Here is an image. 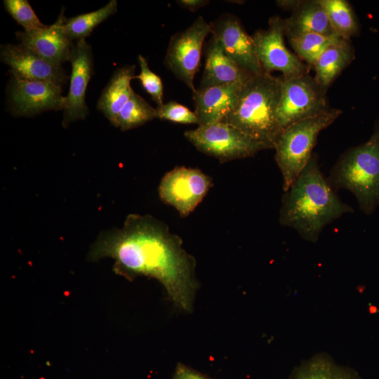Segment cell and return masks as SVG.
Segmentation results:
<instances>
[{
	"instance_id": "cell-1",
	"label": "cell",
	"mask_w": 379,
	"mask_h": 379,
	"mask_svg": "<svg viewBox=\"0 0 379 379\" xmlns=\"http://www.w3.org/2000/svg\"><path fill=\"white\" fill-rule=\"evenodd\" d=\"M182 245V239L166 223L149 215L133 213L121 229L100 234L88 259H114V272L128 280L140 276L157 279L173 304L189 312L198 287L196 262Z\"/></svg>"
},
{
	"instance_id": "cell-2",
	"label": "cell",
	"mask_w": 379,
	"mask_h": 379,
	"mask_svg": "<svg viewBox=\"0 0 379 379\" xmlns=\"http://www.w3.org/2000/svg\"><path fill=\"white\" fill-rule=\"evenodd\" d=\"M354 209L344 203L323 175L316 154L281 198L279 223L294 229L305 240L314 243L322 230Z\"/></svg>"
},
{
	"instance_id": "cell-3",
	"label": "cell",
	"mask_w": 379,
	"mask_h": 379,
	"mask_svg": "<svg viewBox=\"0 0 379 379\" xmlns=\"http://www.w3.org/2000/svg\"><path fill=\"white\" fill-rule=\"evenodd\" d=\"M281 77L263 72L244 85L234 108L221 122L274 149L283 129L277 119Z\"/></svg>"
},
{
	"instance_id": "cell-4",
	"label": "cell",
	"mask_w": 379,
	"mask_h": 379,
	"mask_svg": "<svg viewBox=\"0 0 379 379\" xmlns=\"http://www.w3.org/2000/svg\"><path fill=\"white\" fill-rule=\"evenodd\" d=\"M327 180L335 191L351 192L365 214L375 211L379 205V120L367 142L340 155Z\"/></svg>"
},
{
	"instance_id": "cell-5",
	"label": "cell",
	"mask_w": 379,
	"mask_h": 379,
	"mask_svg": "<svg viewBox=\"0 0 379 379\" xmlns=\"http://www.w3.org/2000/svg\"><path fill=\"white\" fill-rule=\"evenodd\" d=\"M342 113L336 108L307 118L285 128L275 146V161L283 177V190L287 191L312 157L319 133L333 124Z\"/></svg>"
},
{
	"instance_id": "cell-6",
	"label": "cell",
	"mask_w": 379,
	"mask_h": 379,
	"mask_svg": "<svg viewBox=\"0 0 379 379\" xmlns=\"http://www.w3.org/2000/svg\"><path fill=\"white\" fill-rule=\"evenodd\" d=\"M326 91L308 74L281 77L277 119L281 128L329 110Z\"/></svg>"
},
{
	"instance_id": "cell-7",
	"label": "cell",
	"mask_w": 379,
	"mask_h": 379,
	"mask_svg": "<svg viewBox=\"0 0 379 379\" xmlns=\"http://www.w3.org/2000/svg\"><path fill=\"white\" fill-rule=\"evenodd\" d=\"M185 137L200 152L225 162L255 155L269 149L265 145L223 122L187 130Z\"/></svg>"
},
{
	"instance_id": "cell-8",
	"label": "cell",
	"mask_w": 379,
	"mask_h": 379,
	"mask_svg": "<svg viewBox=\"0 0 379 379\" xmlns=\"http://www.w3.org/2000/svg\"><path fill=\"white\" fill-rule=\"evenodd\" d=\"M211 32L210 24L201 15L183 31L171 36L166 54V67L194 93V78L198 72L206 36Z\"/></svg>"
},
{
	"instance_id": "cell-9",
	"label": "cell",
	"mask_w": 379,
	"mask_h": 379,
	"mask_svg": "<svg viewBox=\"0 0 379 379\" xmlns=\"http://www.w3.org/2000/svg\"><path fill=\"white\" fill-rule=\"evenodd\" d=\"M268 28L258 29L252 35L260 64L266 73L281 72L284 77L308 74L310 67L284 44V19L274 15Z\"/></svg>"
},
{
	"instance_id": "cell-10",
	"label": "cell",
	"mask_w": 379,
	"mask_h": 379,
	"mask_svg": "<svg viewBox=\"0 0 379 379\" xmlns=\"http://www.w3.org/2000/svg\"><path fill=\"white\" fill-rule=\"evenodd\" d=\"M211 186V177L201 170L177 166L161 178L158 192L164 203L173 206L185 218L200 204Z\"/></svg>"
},
{
	"instance_id": "cell-11",
	"label": "cell",
	"mask_w": 379,
	"mask_h": 379,
	"mask_svg": "<svg viewBox=\"0 0 379 379\" xmlns=\"http://www.w3.org/2000/svg\"><path fill=\"white\" fill-rule=\"evenodd\" d=\"M11 74L9 102L14 114L28 117L44 111L65 109V97L62 95L61 86Z\"/></svg>"
},
{
	"instance_id": "cell-12",
	"label": "cell",
	"mask_w": 379,
	"mask_h": 379,
	"mask_svg": "<svg viewBox=\"0 0 379 379\" xmlns=\"http://www.w3.org/2000/svg\"><path fill=\"white\" fill-rule=\"evenodd\" d=\"M210 25L213 36L220 41L231 60L252 74L265 72L258 60L253 37L237 16L224 13Z\"/></svg>"
},
{
	"instance_id": "cell-13",
	"label": "cell",
	"mask_w": 379,
	"mask_h": 379,
	"mask_svg": "<svg viewBox=\"0 0 379 379\" xmlns=\"http://www.w3.org/2000/svg\"><path fill=\"white\" fill-rule=\"evenodd\" d=\"M69 61L72 65V74L69 92L65 96L62 126L84 119L88 114L86 92L88 82L93 73V59L90 45L85 39L73 44Z\"/></svg>"
},
{
	"instance_id": "cell-14",
	"label": "cell",
	"mask_w": 379,
	"mask_h": 379,
	"mask_svg": "<svg viewBox=\"0 0 379 379\" xmlns=\"http://www.w3.org/2000/svg\"><path fill=\"white\" fill-rule=\"evenodd\" d=\"M0 59L10 67V73L25 79L48 81L61 86L67 80L61 66L51 63L20 44L1 45Z\"/></svg>"
},
{
	"instance_id": "cell-15",
	"label": "cell",
	"mask_w": 379,
	"mask_h": 379,
	"mask_svg": "<svg viewBox=\"0 0 379 379\" xmlns=\"http://www.w3.org/2000/svg\"><path fill=\"white\" fill-rule=\"evenodd\" d=\"M63 12L64 9H62L56 22L50 26L16 32L20 44L58 66L69 61L74 44L65 29L67 18Z\"/></svg>"
},
{
	"instance_id": "cell-16",
	"label": "cell",
	"mask_w": 379,
	"mask_h": 379,
	"mask_svg": "<svg viewBox=\"0 0 379 379\" xmlns=\"http://www.w3.org/2000/svg\"><path fill=\"white\" fill-rule=\"evenodd\" d=\"M244 84L232 83L197 89L193 100L199 126L221 122L234 108Z\"/></svg>"
},
{
	"instance_id": "cell-17",
	"label": "cell",
	"mask_w": 379,
	"mask_h": 379,
	"mask_svg": "<svg viewBox=\"0 0 379 379\" xmlns=\"http://www.w3.org/2000/svg\"><path fill=\"white\" fill-rule=\"evenodd\" d=\"M253 75L231 60L225 54L220 41L213 36L207 46L205 67L199 88L232 83L244 84Z\"/></svg>"
},
{
	"instance_id": "cell-18",
	"label": "cell",
	"mask_w": 379,
	"mask_h": 379,
	"mask_svg": "<svg viewBox=\"0 0 379 379\" xmlns=\"http://www.w3.org/2000/svg\"><path fill=\"white\" fill-rule=\"evenodd\" d=\"M286 36L316 33L328 36H338L334 32L327 14L318 0H299L292 14L284 19Z\"/></svg>"
},
{
	"instance_id": "cell-19",
	"label": "cell",
	"mask_w": 379,
	"mask_h": 379,
	"mask_svg": "<svg viewBox=\"0 0 379 379\" xmlns=\"http://www.w3.org/2000/svg\"><path fill=\"white\" fill-rule=\"evenodd\" d=\"M354 58V48L350 39L338 36L313 65L315 80L326 91Z\"/></svg>"
},
{
	"instance_id": "cell-20",
	"label": "cell",
	"mask_w": 379,
	"mask_h": 379,
	"mask_svg": "<svg viewBox=\"0 0 379 379\" xmlns=\"http://www.w3.org/2000/svg\"><path fill=\"white\" fill-rule=\"evenodd\" d=\"M135 69L127 65L117 69L100 96L97 107L111 123L134 93L131 81Z\"/></svg>"
},
{
	"instance_id": "cell-21",
	"label": "cell",
	"mask_w": 379,
	"mask_h": 379,
	"mask_svg": "<svg viewBox=\"0 0 379 379\" xmlns=\"http://www.w3.org/2000/svg\"><path fill=\"white\" fill-rule=\"evenodd\" d=\"M289 379H361L354 369L338 365L325 353H318L296 366Z\"/></svg>"
},
{
	"instance_id": "cell-22",
	"label": "cell",
	"mask_w": 379,
	"mask_h": 379,
	"mask_svg": "<svg viewBox=\"0 0 379 379\" xmlns=\"http://www.w3.org/2000/svg\"><path fill=\"white\" fill-rule=\"evenodd\" d=\"M326 11L335 34L345 39L358 35L359 25L356 15L345 0H318Z\"/></svg>"
},
{
	"instance_id": "cell-23",
	"label": "cell",
	"mask_w": 379,
	"mask_h": 379,
	"mask_svg": "<svg viewBox=\"0 0 379 379\" xmlns=\"http://www.w3.org/2000/svg\"><path fill=\"white\" fill-rule=\"evenodd\" d=\"M117 11V1L111 0L105 6L95 11L67 19L65 23V32L72 41L85 39L98 25L116 13Z\"/></svg>"
},
{
	"instance_id": "cell-24",
	"label": "cell",
	"mask_w": 379,
	"mask_h": 379,
	"mask_svg": "<svg viewBox=\"0 0 379 379\" xmlns=\"http://www.w3.org/2000/svg\"><path fill=\"white\" fill-rule=\"evenodd\" d=\"M157 118V110L135 92L112 124L121 131L139 127Z\"/></svg>"
},
{
	"instance_id": "cell-25",
	"label": "cell",
	"mask_w": 379,
	"mask_h": 379,
	"mask_svg": "<svg viewBox=\"0 0 379 379\" xmlns=\"http://www.w3.org/2000/svg\"><path fill=\"white\" fill-rule=\"evenodd\" d=\"M340 36H328L316 33H302L287 36L298 58L314 65L325 49Z\"/></svg>"
},
{
	"instance_id": "cell-26",
	"label": "cell",
	"mask_w": 379,
	"mask_h": 379,
	"mask_svg": "<svg viewBox=\"0 0 379 379\" xmlns=\"http://www.w3.org/2000/svg\"><path fill=\"white\" fill-rule=\"evenodd\" d=\"M4 5L8 14L25 31L45 27L27 0H4Z\"/></svg>"
},
{
	"instance_id": "cell-27",
	"label": "cell",
	"mask_w": 379,
	"mask_h": 379,
	"mask_svg": "<svg viewBox=\"0 0 379 379\" xmlns=\"http://www.w3.org/2000/svg\"><path fill=\"white\" fill-rule=\"evenodd\" d=\"M138 60L140 67V72L134 76L133 79H138L143 88L151 95L152 100L157 104V107L163 103V84L161 78L154 73L149 67L147 61L142 55H139Z\"/></svg>"
},
{
	"instance_id": "cell-28",
	"label": "cell",
	"mask_w": 379,
	"mask_h": 379,
	"mask_svg": "<svg viewBox=\"0 0 379 379\" xmlns=\"http://www.w3.org/2000/svg\"><path fill=\"white\" fill-rule=\"evenodd\" d=\"M157 118L180 124H196L199 125V119L194 112L185 106L171 101L157 107Z\"/></svg>"
},
{
	"instance_id": "cell-29",
	"label": "cell",
	"mask_w": 379,
	"mask_h": 379,
	"mask_svg": "<svg viewBox=\"0 0 379 379\" xmlns=\"http://www.w3.org/2000/svg\"><path fill=\"white\" fill-rule=\"evenodd\" d=\"M172 379H213L207 375L186 366L178 363L176 366Z\"/></svg>"
},
{
	"instance_id": "cell-30",
	"label": "cell",
	"mask_w": 379,
	"mask_h": 379,
	"mask_svg": "<svg viewBox=\"0 0 379 379\" xmlns=\"http://www.w3.org/2000/svg\"><path fill=\"white\" fill-rule=\"evenodd\" d=\"M208 0H178L176 3L182 8L187 9L192 12H196L199 8L208 4Z\"/></svg>"
},
{
	"instance_id": "cell-31",
	"label": "cell",
	"mask_w": 379,
	"mask_h": 379,
	"mask_svg": "<svg viewBox=\"0 0 379 379\" xmlns=\"http://www.w3.org/2000/svg\"><path fill=\"white\" fill-rule=\"evenodd\" d=\"M299 0H281L277 1V5L286 10H293L298 4Z\"/></svg>"
}]
</instances>
